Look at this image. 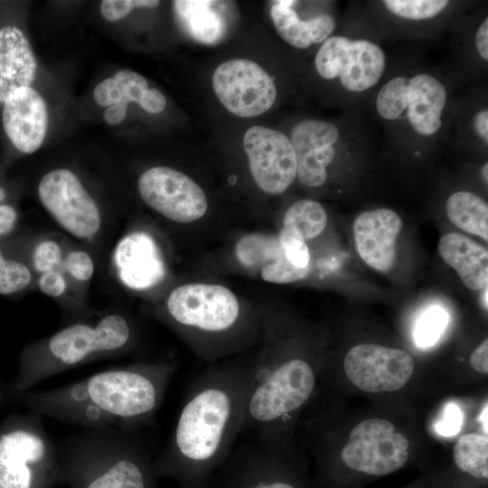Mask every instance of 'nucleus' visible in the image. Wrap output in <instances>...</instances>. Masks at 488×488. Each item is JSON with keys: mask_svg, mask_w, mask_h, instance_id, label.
<instances>
[{"mask_svg": "<svg viewBox=\"0 0 488 488\" xmlns=\"http://www.w3.org/2000/svg\"><path fill=\"white\" fill-rule=\"evenodd\" d=\"M173 375L174 367L168 363L133 364L16 398L42 418L89 429L134 431L154 418Z\"/></svg>", "mask_w": 488, "mask_h": 488, "instance_id": "1", "label": "nucleus"}, {"mask_svg": "<svg viewBox=\"0 0 488 488\" xmlns=\"http://www.w3.org/2000/svg\"><path fill=\"white\" fill-rule=\"evenodd\" d=\"M253 371L230 368L202 373L186 395L167 454L203 464L232 448L241 434Z\"/></svg>", "mask_w": 488, "mask_h": 488, "instance_id": "2", "label": "nucleus"}, {"mask_svg": "<svg viewBox=\"0 0 488 488\" xmlns=\"http://www.w3.org/2000/svg\"><path fill=\"white\" fill-rule=\"evenodd\" d=\"M132 337L129 322L118 313L105 314L94 323L69 324L23 351L9 395L16 398L61 371L118 354L129 346Z\"/></svg>", "mask_w": 488, "mask_h": 488, "instance_id": "3", "label": "nucleus"}, {"mask_svg": "<svg viewBox=\"0 0 488 488\" xmlns=\"http://www.w3.org/2000/svg\"><path fill=\"white\" fill-rule=\"evenodd\" d=\"M42 418L30 411L9 418L1 427L2 488H35L39 474L53 462L56 446L49 438Z\"/></svg>", "mask_w": 488, "mask_h": 488, "instance_id": "4", "label": "nucleus"}, {"mask_svg": "<svg viewBox=\"0 0 488 488\" xmlns=\"http://www.w3.org/2000/svg\"><path fill=\"white\" fill-rule=\"evenodd\" d=\"M446 100V88L434 76H398L379 91L376 108L385 119L408 118L417 133L432 136L441 127Z\"/></svg>", "mask_w": 488, "mask_h": 488, "instance_id": "5", "label": "nucleus"}, {"mask_svg": "<svg viewBox=\"0 0 488 488\" xmlns=\"http://www.w3.org/2000/svg\"><path fill=\"white\" fill-rule=\"evenodd\" d=\"M37 193L55 222L74 238L90 239L99 230V208L72 171L57 168L48 172L39 182Z\"/></svg>", "mask_w": 488, "mask_h": 488, "instance_id": "6", "label": "nucleus"}, {"mask_svg": "<svg viewBox=\"0 0 488 488\" xmlns=\"http://www.w3.org/2000/svg\"><path fill=\"white\" fill-rule=\"evenodd\" d=\"M407 437L382 418H369L350 432L341 451L343 465L367 476H384L401 469L409 457Z\"/></svg>", "mask_w": 488, "mask_h": 488, "instance_id": "7", "label": "nucleus"}, {"mask_svg": "<svg viewBox=\"0 0 488 488\" xmlns=\"http://www.w3.org/2000/svg\"><path fill=\"white\" fill-rule=\"evenodd\" d=\"M314 64L323 78H338L345 89L361 92L380 80L385 69V54L379 45L368 40L333 36L319 48Z\"/></svg>", "mask_w": 488, "mask_h": 488, "instance_id": "8", "label": "nucleus"}, {"mask_svg": "<svg viewBox=\"0 0 488 488\" xmlns=\"http://www.w3.org/2000/svg\"><path fill=\"white\" fill-rule=\"evenodd\" d=\"M212 86L221 103L240 117L263 114L277 98L273 79L258 63L246 59L219 65L212 76Z\"/></svg>", "mask_w": 488, "mask_h": 488, "instance_id": "9", "label": "nucleus"}, {"mask_svg": "<svg viewBox=\"0 0 488 488\" xmlns=\"http://www.w3.org/2000/svg\"><path fill=\"white\" fill-rule=\"evenodd\" d=\"M167 311L178 324L205 332H222L238 320L235 295L220 285L192 283L180 286L168 296Z\"/></svg>", "mask_w": 488, "mask_h": 488, "instance_id": "10", "label": "nucleus"}, {"mask_svg": "<svg viewBox=\"0 0 488 488\" xmlns=\"http://www.w3.org/2000/svg\"><path fill=\"white\" fill-rule=\"evenodd\" d=\"M141 199L151 209L176 222H191L208 208L203 190L189 176L167 166L145 171L137 182Z\"/></svg>", "mask_w": 488, "mask_h": 488, "instance_id": "11", "label": "nucleus"}, {"mask_svg": "<svg viewBox=\"0 0 488 488\" xmlns=\"http://www.w3.org/2000/svg\"><path fill=\"white\" fill-rule=\"evenodd\" d=\"M250 173L265 192L280 194L296 177V155L290 140L277 130L253 126L243 137Z\"/></svg>", "mask_w": 488, "mask_h": 488, "instance_id": "12", "label": "nucleus"}, {"mask_svg": "<svg viewBox=\"0 0 488 488\" xmlns=\"http://www.w3.org/2000/svg\"><path fill=\"white\" fill-rule=\"evenodd\" d=\"M347 378L366 392H390L401 389L414 371L412 357L400 349L377 344H359L346 353Z\"/></svg>", "mask_w": 488, "mask_h": 488, "instance_id": "13", "label": "nucleus"}, {"mask_svg": "<svg viewBox=\"0 0 488 488\" xmlns=\"http://www.w3.org/2000/svg\"><path fill=\"white\" fill-rule=\"evenodd\" d=\"M2 124L13 146L33 154L42 145L49 125L46 102L32 86L13 91L3 103Z\"/></svg>", "mask_w": 488, "mask_h": 488, "instance_id": "14", "label": "nucleus"}, {"mask_svg": "<svg viewBox=\"0 0 488 488\" xmlns=\"http://www.w3.org/2000/svg\"><path fill=\"white\" fill-rule=\"evenodd\" d=\"M339 138L337 127L329 122L305 119L291 133L296 160V177L304 185L319 187L326 180L327 166L335 156L333 145Z\"/></svg>", "mask_w": 488, "mask_h": 488, "instance_id": "15", "label": "nucleus"}, {"mask_svg": "<svg viewBox=\"0 0 488 488\" xmlns=\"http://www.w3.org/2000/svg\"><path fill=\"white\" fill-rule=\"evenodd\" d=\"M401 229L400 217L389 209L359 214L353 222V235L361 259L380 272H389L396 260L397 239Z\"/></svg>", "mask_w": 488, "mask_h": 488, "instance_id": "16", "label": "nucleus"}, {"mask_svg": "<svg viewBox=\"0 0 488 488\" xmlns=\"http://www.w3.org/2000/svg\"><path fill=\"white\" fill-rule=\"evenodd\" d=\"M115 263L121 281L133 289L149 288L164 276L160 251L145 232H133L123 238L116 249Z\"/></svg>", "mask_w": 488, "mask_h": 488, "instance_id": "17", "label": "nucleus"}, {"mask_svg": "<svg viewBox=\"0 0 488 488\" xmlns=\"http://www.w3.org/2000/svg\"><path fill=\"white\" fill-rule=\"evenodd\" d=\"M37 61L24 33L14 25L0 27V104L15 89L35 80Z\"/></svg>", "mask_w": 488, "mask_h": 488, "instance_id": "18", "label": "nucleus"}, {"mask_svg": "<svg viewBox=\"0 0 488 488\" xmlns=\"http://www.w3.org/2000/svg\"><path fill=\"white\" fill-rule=\"evenodd\" d=\"M441 258L459 275L470 289L480 290L488 285V251L470 238L450 232L438 244Z\"/></svg>", "mask_w": 488, "mask_h": 488, "instance_id": "19", "label": "nucleus"}, {"mask_svg": "<svg viewBox=\"0 0 488 488\" xmlns=\"http://www.w3.org/2000/svg\"><path fill=\"white\" fill-rule=\"evenodd\" d=\"M296 1H274L270 15L279 36L288 44L305 49L314 43L324 42L335 27L334 19L321 14L308 20H301L293 9Z\"/></svg>", "mask_w": 488, "mask_h": 488, "instance_id": "20", "label": "nucleus"}, {"mask_svg": "<svg viewBox=\"0 0 488 488\" xmlns=\"http://www.w3.org/2000/svg\"><path fill=\"white\" fill-rule=\"evenodd\" d=\"M214 1H174L175 13L190 35L196 41L216 43L222 38L225 24L222 17L211 8Z\"/></svg>", "mask_w": 488, "mask_h": 488, "instance_id": "21", "label": "nucleus"}, {"mask_svg": "<svg viewBox=\"0 0 488 488\" xmlns=\"http://www.w3.org/2000/svg\"><path fill=\"white\" fill-rule=\"evenodd\" d=\"M446 214L456 227L488 240V206L479 196L466 191L450 195Z\"/></svg>", "mask_w": 488, "mask_h": 488, "instance_id": "22", "label": "nucleus"}, {"mask_svg": "<svg viewBox=\"0 0 488 488\" xmlns=\"http://www.w3.org/2000/svg\"><path fill=\"white\" fill-rule=\"evenodd\" d=\"M453 457L462 473L477 480H487V435L470 433L461 436L455 445Z\"/></svg>", "mask_w": 488, "mask_h": 488, "instance_id": "23", "label": "nucleus"}, {"mask_svg": "<svg viewBox=\"0 0 488 488\" xmlns=\"http://www.w3.org/2000/svg\"><path fill=\"white\" fill-rule=\"evenodd\" d=\"M327 222L324 207L312 200H301L295 202L286 211L283 228L303 240H309L320 235Z\"/></svg>", "mask_w": 488, "mask_h": 488, "instance_id": "24", "label": "nucleus"}, {"mask_svg": "<svg viewBox=\"0 0 488 488\" xmlns=\"http://www.w3.org/2000/svg\"><path fill=\"white\" fill-rule=\"evenodd\" d=\"M238 260L246 267H261L286 258L278 236L265 233H249L236 244Z\"/></svg>", "mask_w": 488, "mask_h": 488, "instance_id": "25", "label": "nucleus"}, {"mask_svg": "<svg viewBox=\"0 0 488 488\" xmlns=\"http://www.w3.org/2000/svg\"><path fill=\"white\" fill-rule=\"evenodd\" d=\"M141 87L136 77L127 70H117L96 85L93 90L95 102L101 107H109L117 103L137 102Z\"/></svg>", "mask_w": 488, "mask_h": 488, "instance_id": "26", "label": "nucleus"}, {"mask_svg": "<svg viewBox=\"0 0 488 488\" xmlns=\"http://www.w3.org/2000/svg\"><path fill=\"white\" fill-rule=\"evenodd\" d=\"M448 314L439 306H431L418 318L413 337L420 348L433 346L440 338L448 323Z\"/></svg>", "mask_w": 488, "mask_h": 488, "instance_id": "27", "label": "nucleus"}, {"mask_svg": "<svg viewBox=\"0 0 488 488\" xmlns=\"http://www.w3.org/2000/svg\"><path fill=\"white\" fill-rule=\"evenodd\" d=\"M394 14L409 20H425L440 14L448 5L446 0H385Z\"/></svg>", "mask_w": 488, "mask_h": 488, "instance_id": "28", "label": "nucleus"}, {"mask_svg": "<svg viewBox=\"0 0 488 488\" xmlns=\"http://www.w3.org/2000/svg\"><path fill=\"white\" fill-rule=\"evenodd\" d=\"M31 281L29 267L18 258L8 257L0 270V295L10 296L22 292L29 286Z\"/></svg>", "mask_w": 488, "mask_h": 488, "instance_id": "29", "label": "nucleus"}, {"mask_svg": "<svg viewBox=\"0 0 488 488\" xmlns=\"http://www.w3.org/2000/svg\"><path fill=\"white\" fill-rule=\"evenodd\" d=\"M310 267L298 268L289 263L286 258L268 264L261 268V277L270 283L287 284L305 278Z\"/></svg>", "mask_w": 488, "mask_h": 488, "instance_id": "30", "label": "nucleus"}, {"mask_svg": "<svg viewBox=\"0 0 488 488\" xmlns=\"http://www.w3.org/2000/svg\"><path fill=\"white\" fill-rule=\"evenodd\" d=\"M278 239L285 256L290 264L298 268L309 266L310 254L305 241L294 233L281 230Z\"/></svg>", "mask_w": 488, "mask_h": 488, "instance_id": "31", "label": "nucleus"}, {"mask_svg": "<svg viewBox=\"0 0 488 488\" xmlns=\"http://www.w3.org/2000/svg\"><path fill=\"white\" fill-rule=\"evenodd\" d=\"M61 261V249L60 245L52 239L43 240L36 245L32 254V262L34 269L44 273L54 270Z\"/></svg>", "mask_w": 488, "mask_h": 488, "instance_id": "32", "label": "nucleus"}, {"mask_svg": "<svg viewBox=\"0 0 488 488\" xmlns=\"http://www.w3.org/2000/svg\"><path fill=\"white\" fill-rule=\"evenodd\" d=\"M155 0H104L100 4V13L108 22H117L129 14L136 7L153 8L159 5Z\"/></svg>", "mask_w": 488, "mask_h": 488, "instance_id": "33", "label": "nucleus"}, {"mask_svg": "<svg viewBox=\"0 0 488 488\" xmlns=\"http://www.w3.org/2000/svg\"><path fill=\"white\" fill-rule=\"evenodd\" d=\"M64 266L69 274L79 281L90 279L95 268L91 257L83 250L70 251L64 260Z\"/></svg>", "mask_w": 488, "mask_h": 488, "instance_id": "34", "label": "nucleus"}, {"mask_svg": "<svg viewBox=\"0 0 488 488\" xmlns=\"http://www.w3.org/2000/svg\"><path fill=\"white\" fill-rule=\"evenodd\" d=\"M462 423L463 414L460 408L454 403H448L444 408L441 418L436 424L435 429L439 435L450 436L460 431Z\"/></svg>", "mask_w": 488, "mask_h": 488, "instance_id": "35", "label": "nucleus"}, {"mask_svg": "<svg viewBox=\"0 0 488 488\" xmlns=\"http://www.w3.org/2000/svg\"><path fill=\"white\" fill-rule=\"evenodd\" d=\"M40 290L48 296L59 297L67 288V283L61 273L51 270L42 273L38 280Z\"/></svg>", "mask_w": 488, "mask_h": 488, "instance_id": "36", "label": "nucleus"}, {"mask_svg": "<svg viewBox=\"0 0 488 488\" xmlns=\"http://www.w3.org/2000/svg\"><path fill=\"white\" fill-rule=\"evenodd\" d=\"M138 104L145 111L158 114L165 108L166 99L161 91L152 88L144 91Z\"/></svg>", "mask_w": 488, "mask_h": 488, "instance_id": "37", "label": "nucleus"}, {"mask_svg": "<svg viewBox=\"0 0 488 488\" xmlns=\"http://www.w3.org/2000/svg\"><path fill=\"white\" fill-rule=\"evenodd\" d=\"M18 222V211L10 203L0 205V239L11 235Z\"/></svg>", "mask_w": 488, "mask_h": 488, "instance_id": "38", "label": "nucleus"}, {"mask_svg": "<svg viewBox=\"0 0 488 488\" xmlns=\"http://www.w3.org/2000/svg\"><path fill=\"white\" fill-rule=\"evenodd\" d=\"M471 366L477 371L488 373V340L485 339L471 354Z\"/></svg>", "mask_w": 488, "mask_h": 488, "instance_id": "39", "label": "nucleus"}, {"mask_svg": "<svg viewBox=\"0 0 488 488\" xmlns=\"http://www.w3.org/2000/svg\"><path fill=\"white\" fill-rule=\"evenodd\" d=\"M127 112V105L125 103H117L107 108L104 112V120L108 125H118L126 117Z\"/></svg>", "mask_w": 488, "mask_h": 488, "instance_id": "40", "label": "nucleus"}, {"mask_svg": "<svg viewBox=\"0 0 488 488\" xmlns=\"http://www.w3.org/2000/svg\"><path fill=\"white\" fill-rule=\"evenodd\" d=\"M475 42L478 52L483 60L488 61V19L485 18L479 26Z\"/></svg>", "mask_w": 488, "mask_h": 488, "instance_id": "41", "label": "nucleus"}, {"mask_svg": "<svg viewBox=\"0 0 488 488\" xmlns=\"http://www.w3.org/2000/svg\"><path fill=\"white\" fill-rule=\"evenodd\" d=\"M474 128L477 134L487 144L488 143V110L483 109L474 117Z\"/></svg>", "mask_w": 488, "mask_h": 488, "instance_id": "42", "label": "nucleus"}, {"mask_svg": "<svg viewBox=\"0 0 488 488\" xmlns=\"http://www.w3.org/2000/svg\"><path fill=\"white\" fill-rule=\"evenodd\" d=\"M254 488H296L292 483L283 481H275L268 483H260Z\"/></svg>", "mask_w": 488, "mask_h": 488, "instance_id": "43", "label": "nucleus"}, {"mask_svg": "<svg viewBox=\"0 0 488 488\" xmlns=\"http://www.w3.org/2000/svg\"><path fill=\"white\" fill-rule=\"evenodd\" d=\"M7 397H10L8 388H6L0 379V408L5 403Z\"/></svg>", "mask_w": 488, "mask_h": 488, "instance_id": "44", "label": "nucleus"}, {"mask_svg": "<svg viewBox=\"0 0 488 488\" xmlns=\"http://www.w3.org/2000/svg\"><path fill=\"white\" fill-rule=\"evenodd\" d=\"M487 405L483 408L482 410V413L479 417V420L482 421V425L483 427V430L485 432V435H487Z\"/></svg>", "mask_w": 488, "mask_h": 488, "instance_id": "45", "label": "nucleus"}, {"mask_svg": "<svg viewBox=\"0 0 488 488\" xmlns=\"http://www.w3.org/2000/svg\"><path fill=\"white\" fill-rule=\"evenodd\" d=\"M6 198H7L6 190L4 188L3 185L0 184V205L4 204V203H6V202H5Z\"/></svg>", "mask_w": 488, "mask_h": 488, "instance_id": "46", "label": "nucleus"}, {"mask_svg": "<svg viewBox=\"0 0 488 488\" xmlns=\"http://www.w3.org/2000/svg\"><path fill=\"white\" fill-rule=\"evenodd\" d=\"M482 177L485 181V183L488 182V164L485 163L481 170Z\"/></svg>", "mask_w": 488, "mask_h": 488, "instance_id": "47", "label": "nucleus"}, {"mask_svg": "<svg viewBox=\"0 0 488 488\" xmlns=\"http://www.w3.org/2000/svg\"><path fill=\"white\" fill-rule=\"evenodd\" d=\"M0 488H2V487L0 486Z\"/></svg>", "mask_w": 488, "mask_h": 488, "instance_id": "48", "label": "nucleus"}]
</instances>
